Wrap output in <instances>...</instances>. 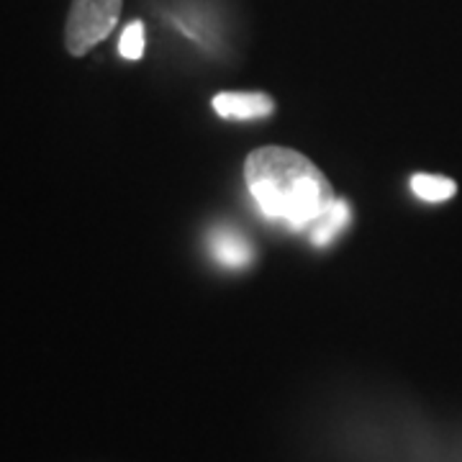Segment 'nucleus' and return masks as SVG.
I'll list each match as a JSON object with an SVG mask.
<instances>
[{
    "label": "nucleus",
    "mask_w": 462,
    "mask_h": 462,
    "mask_svg": "<svg viewBox=\"0 0 462 462\" xmlns=\"http://www.w3.org/2000/svg\"><path fill=\"white\" fill-rule=\"evenodd\" d=\"M245 180L270 221L296 231H311L337 200L324 172L300 152L285 147L254 149L245 162Z\"/></svg>",
    "instance_id": "nucleus-1"
},
{
    "label": "nucleus",
    "mask_w": 462,
    "mask_h": 462,
    "mask_svg": "<svg viewBox=\"0 0 462 462\" xmlns=\"http://www.w3.org/2000/svg\"><path fill=\"white\" fill-rule=\"evenodd\" d=\"M124 0H72L65 26V47L72 57H83L114 32Z\"/></svg>",
    "instance_id": "nucleus-2"
},
{
    "label": "nucleus",
    "mask_w": 462,
    "mask_h": 462,
    "mask_svg": "<svg viewBox=\"0 0 462 462\" xmlns=\"http://www.w3.org/2000/svg\"><path fill=\"white\" fill-rule=\"evenodd\" d=\"M275 103L264 93H218L214 98V111L221 118L249 121L273 114Z\"/></svg>",
    "instance_id": "nucleus-3"
},
{
    "label": "nucleus",
    "mask_w": 462,
    "mask_h": 462,
    "mask_svg": "<svg viewBox=\"0 0 462 462\" xmlns=\"http://www.w3.org/2000/svg\"><path fill=\"white\" fill-rule=\"evenodd\" d=\"M211 252L218 263L231 270H239V267H247L252 263V245L247 239L234 229H216L211 234Z\"/></svg>",
    "instance_id": "nucleus-4"
},
{
    "label": "nucleus",
    "mask_w": 462,
    "mask_h": 462,
    "mask_svg": "<svg viewBox=\"0 0 462 462\" xmlns=\"http://www.w3.org/2000/svg\"><path fill=\"white\" fill-rule=\"evenodd\" d=\"M352 221V211H349V203L342 199H337L329 206V211L321 216L311 226V242L316 247H327L331 239H337V234L346 229V224Z\"/></svg>",
    "instance_id": "nucleus-5"
},
{
    "label": "nucleus",
    "mask_w": 462,
    "mask_h": 462,
    "mask_svg": "<svg viewBox=\"0 0 462 462\" xmlns=\"http://www.w3.org/2000/svg\"><path fill=\"white\" fill-rule=\"evenodd\" d=\"M411 190L416 193V199L427 200V203H442V200H449L455 196L457 185L449 180V178H442V175H413L411 178Z\"/></svg>",
    "instance_id": "nucleus-6"
},
{
    "label": "nucleus",
    "mask_w": 462,
    "mask_h": 462,
    "mask_svg": "<svg viewBox=\"0 0 462 462\" xmlns=\"http://www.w3.org/2000/svg\"><path fill=\"white\" fill-rule=\"evenodd\" d=\"M118 51L124 60H142L144 54V23L142 21H132L118 42Z\"/></svg>",
    "instance_id": "nucleus-7"
}]
</instances>
